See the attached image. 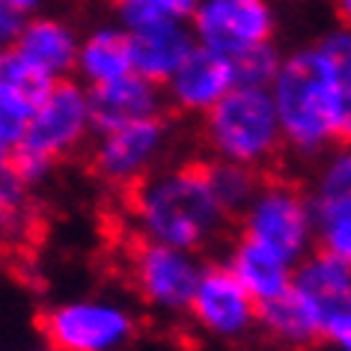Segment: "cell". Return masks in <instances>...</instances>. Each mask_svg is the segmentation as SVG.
<instances>
[{
    "mask_svg": "<svg viewBox=\"0 0 351 351\" xmlns=\"http://www.w3.org/2000/svg\"><path fill=\"white\" fill-rule=\"evenodd\" d=\"M286 146L298 155H322L337 140V72L322 42L292 51L271 84Z\"/></svg>",
    "mask_w": 351,
    "mask_h": 351,
    "instance_id": "2",
    "label": "cell"
},
{
    "mask_svg": "<svg viewBox=\"0 0 351 351\" xmlns=\"http://www.w3.org/2000/svg\"><path fill=\"white\" fill-rule=\"evenodd\" d=\"M39 330L57 351H122L137 324L113 301H66L39 315Z\"/></svg>",
    "mask_w": 351,
    "mask_h": 351,
    "instance_id": "5",
    "label": "cell"
},
{
    "mask_svg": "<svg viewBox=\"0 0 351 351\" xmlns=\"http://www.w3.org/2000/svg\"><path fill=\"white\" fill-rule=\"evenodd\" d=\"M128 191L137 230L149 241L199 250L215 241L230 221L208 182L206 161H188L173 170L146 176Z\"/></svg>",
    "mask_w": 351,
    "mask_h": 351,
    "instance_id": "1",
    "label": "cell"
},
{
    "mask_svg": "<svg viewBox=\"0 0 351 351\" xmlns=\"http://www.w3.org/2000/svg\"><path fill=\"white\" fill-rule=\"evenodd\" d=\"M90 104H93V131L108 134L113 128H122L128 122L158 117L164 108L161 84L149 77L128 72L110 84L90 86Z\"/></svg>",
    "mask_w": 351,
    "mask_h": 351,
    "instance_id": "13",
    "label": "cell"
},
{
    "mask_svg": "<svg viewBox=\"0 0 351 351\" xmlns=\"http://www.w3.org/2000/svg\"><path fill=\"white\" fill-rule=\"evenodd\" d=\"M10 48L21 51L27 60L42 66L54 77H66L72 69H77V54H81V39L77 33L60 19L48 15H30L19 39Z\"/></svg>",
    "mask_w": 351,
    "mask_h": 351,
    "instance_id": "16",
    "label": "cell"
},
{
    "mask_svg": "<svg viewBox=\"0 0 351 351\" xmlns=\"http://www.w3.org/2000/svg\"><path fill=\"white\" fill-rule=\"evenodd\" d=\"M226 265L244 283V289L256 298V304H265L292 289L295 265H289L283 256H277L271 247L247 239V235H239Z\"/></svg>",
    "mask_w": 351,
    "mask_h": 351,
    "instance_id": "17",
    "label": "cell"
},
{
    "mask_svg": "<svg viewBox=\"0 0 351 351\" xmlns=\"http://www.w3.org/2000/svg\"><path fill=\"white\" fill-rule=\"evenodd\" d=\"M191 315L206 333L217 339H239L259 324V304L230 265H208L199 277Z\"/></svg>",
    "mask_w": 351,
    "mask_h": 351,
    "instance_id": "10",
    "label": "cell"
},
{
    "mask_svg": "<svg viewBox=\"0 0 351 351\" xmlns=\"http://www.w3.org/2000/svg\"><path fill=\"white\" fill-rule=\"evenodd\" d=\"M292 289L324 315V322H330L333 315L351 310V265L319 247L295 265Z\"/></svg>",
    "mask_w": 351,
    "mask_h": 351,
    "instance_id": "14",
    "label": "cell"
},
{
    "mask_svg": "<svg viewBox=\"0 0 351 351\" xmlns=\"http://www.w3.org/2000/svg\"><path fill=\"white\" fill-rule=\"evenodd\" d=\"M271 0H199L191 27L197 42L226 57H235L274 36Z\"/></svg>",
    "mask_w": 351,
    "mask_h": 351,
    "instance_id": "9",
    "label": "cell"
},
{
    "mask_svg": "<svg viewBox=\"0 0 351 351\" xmlns=\"http://www.w3.org/2000/svg\"><path fill=\"white\" fill-rule=\"evenodd\" d=\"M131 277H134L137 295L149 306L161 313H185L194 304L203 268L194 250L149 241L140 235L131 253Z\"/></svg>",
    "mask_w": 351,
    "mask_h": 351,
    "instance_id": "6",
    "label": "cell"
},
{
    "mask_svg": "<svg viewBox=\"0 0 351 351\" xmlns=\"http://www.w3.org/2000/svg\"><path fill=\"white\" fill-rule=\"evenodd\" d=\"M286 57H280V51L271 45V42H262V45H253L247 51L232 57L235 63V77L244 86H271L274 77L280 72Z\"/></svg>",
    "mask_w": 351,
    "mask_h": 351,
    "instance_id": "24",
    "label": "cell"
},
{
    "mask_svg": "<svg viewBox=\"0 0 351 351\" xmlns=\"http://www.w3.org/2000/svg\"><path fill=\"white\" fill-rule=\"evenodd\" d=\"M241 235L271 247L289 265H298L310 256L315 241L313 199L292 182L268 176L256 199L241 215Z\"/></svg>",
    "mask_w": 351,
    "mask_h": 351,
    "instance_id": "4",
    "label": "cell"
},
{
    "mask_svg": "<svg viewBox=\"0 0 351 351\" xmlns=\"http://www.w3.org/2000/svg\"><path fill=\"white\" fill-rule=\"evenodd\" d=\"M45 3V0H0V6H10V10L21 12V15H33L39 12V6Z\"/></svg>",
    "mask_w": 351,
    "mask_h": 351,
    "instance_id": "28",
    "label": "cell"
},
{
    "mask_svg": "<svg viewBox=\"0 0 351 351\" xmlns=\"http://www.w3.org/2000/svg\"><path fill=\"white\" fill-rule=\"evenodd\" d=\"M315 241L322 250L346 259L351 265V191L313 194Z\"/></svg>",
    "mask_w": 351,
    "mask_h": 351,
    "instance_id": "20",
    "label": "cell"
},
{
    "mask_svg": "<svg viewBox=\"0 0 351 351\" xmlns=\"http://www.w3.org/2000/svg\"><path fill=\"white\" fill-rule=\"evenodd\" d=\"M324 339L337 351H351V310L333 315L328 328H324Z\"/></svg>",
    "mask_w": 351,
    "mask_h": 351,
    "instance_id": "26",
    "label": "cell"
},
{
    "mask_svg": "<svg viewBox=\"0 0 351 351\" xmlns=\"http://www.w3.org/2000/svg\"><path fill=\"white\" fill-rule=\"evenodd\" d=\"M57 81L60 77L45 72L15 48H6L3 57H0V90L19 95V99L36 104V108L48 99V93L54 90Z\"/></svg>",
    "mask_w": 351,
    "mask_h": 351,
    "instance_id": "21",
    "label": "cell"
},
{
    "mask_svg": "<svg viewBox=\"0 0 351 351\" xmlns=\"http://www.w3.org/2000/svg\"><path fill=\"white\" fill-rule=\"evenodd\" d=\"M337 72V143L351 146V27L330 30L319 39Z\"/></svg>",
    "mask_w": 351,
    "mask_h": 351,
    "instance_id": "22",
    "label": "cell"
},
{
    "mask_svg": "<svg viewBox=\"0 0 351 351\" xmlns=\"http://www.w3.org/2000/svg\"><path fill=\"white\" fill-rule=\"evenodd\" d=\"M259 324L277 346L292 351L313 348L319 339H324V328H328L324 315L298 289H289L286 295L259 304Z\"/></svg>",
    "mask_w": 351,
    "mask_h": 351,
    "instance_id": "15",
    "label": "cell"
},
{
    "mask_svg": "<svg viewBox=\"0 0 351 351\" xmlns=\"http://www.w3.org/2000/svg\"><path fill=\"white\" fill-rule=\"evenodd\" d=\"M128 72H134V63H131L128 30L122 24L119 27H99L81 42L77 75L90 86L110 84Z\"/></svg>",
    "mask_w": 351,
    "mask_h": 351,
    "instance_id": "18",
    "label": "cell"
},
{
    "mask_svg": "<svg viewBox=\"0 0 351 351\" xmlns=\"http://www.w3.org/2000/svg\"><path fill=\"white\" fill-rule=\"evenodd\" d=\"M339 191H351V146H342L337 155H330L313 194H339Z\"/></svg>",
    "mask_w": 351,
    "mask_h": 351,
    "instance_id": "25",
    "label": "cell"
},
{
    "mask_svg": "<svg viewBox=\"0 0 351 351\" xmlns=\"http://www.w3.org/2000/svg\"><path fill=\"white\" fill-rule=\"evenodd\" d=\"M30 15H21L10 10V6H0V39H3V45L10 48L15 39H19V33L24 30V24H27Z\"/></svg>",
    "mask_w": 351,
    "mask_h": 351,
    "instance_id": "27",
    "label": "cell"
},
{
    "mask_svg": "<svg viewBox=\"0 0 351 351\" xmlns=\"http://www.w3.org/2000/svg\"><path fill=\"white\" fill-rule=\"evenodd\" d=\"M199 0H113L117 21L125 30L143 27L152 21H191Z\"/></svg>",
    "mask_w": 351,
    "mask_h": 351,
    "instance_id": "23",
    "label": "cell"
},
{
    "mask_svg": "<svg viewBox=\"0 0 351 351\" xmlns=\"http://www.w3.org/2000/svg\"><path fill=\"white\" fill-rule=\"evenodd\" d=\"M93 128V104L90 90L81 84L60 77L48 99L39 104L36 117L30 122V131L19 149L36 152L48 161L66 158L84 143L86 131Z\"/></svg>",
    "mask_w": 351,
    "mask_h": 351,
    "instance_id": "8",
    "label": "cell"
},
{
    "mask_svg": "<svg viewBox=\"0 0 351 351\" xmlns=\"http://www.w3.org/2000/svg\"><path fill=\"white\" fill-rule=\"evenodd\" d=\"M48 351H57V348H48Z\"/></svg>",
    "mask_w": 351,
    "mask_h": 351,
    "instance_id": "30",
    "label": "cell"
},
{
    "mask_svg": "<svg viewBox=\"0 0 351 351\" xmlns=\"http://www.w3.org/2000/svg\"><path fill=\"white\" fill-rule=\"evenodd\" d=\"M206 173L215 188V197L221 199L223 212L230 217H241L247 212V206L256 199L259 188L265 185V179H268L265 170H256V167H247V164H235V161H223V158L206 161Z\"/></svg>",
    "mask_w": 351,
    "mask_h": 351,
    "instance_id": "19",
    "label": "cell"
},
{
    "mask_svg": "<svg viewBox=\"0 0 351 351\" xmlns=\"http://www.w3.org/2000/svg\"><path fill=\"white\" fill-rule=\"evenodd\" d=\"M131 42V63L134 72L149 77L155 84H167L176 75V69L188 60L194 51L197 33L191 27V21H152L143 27L128 30Z\"/></svg>",
    "mask_w": 351,
    "mask_h": 351,
    "instance_id": "12",
    "label": "cell"
},
{
    "mask_svg": "<svg viewBox=\"0 0 351 351\" xmlns=\"http://www.w3.org/2000/svg\"><path fill=\"white\" fill-rule=\"evenodd\" d=\"M232 86H239L232 57L197 45L185 63L176 69V75L164 84V93L173 108L185 113H208Z\"/></svg>",
    "mask_w": 351,
    "mask_h": 351,
    "instance_id": "11",
    "label": "cell"
},
{
    "mask_svg": "<svg viewBox=\"0 0 351 351\" xmlns=\"http://www.w3.org/2000/svg\"><path fill=\"white\" fill-rule=\"evenodd\" d=\"M337 12H339V19L351 27V0H337Z\"/></svg>",
    "mask_w": 351,
    "mask_h": 351,
    "instance_id": "29",
    "label": "cell"
},
{
    "mask_svg": "<svg viewBox=\"0 0 351 351\" xmlns=\"http://www.w3.org/2000/svg\"><path fill=\"white\" fill-rule=\"evenodd\" d=\"M167 137H170V125L161 113L113 128L108 134H101L99 146L93 149L90 170L104 185L134 188L137 182H143L149 176V167L161 155Z\"/></svg>",
    "mask_w": 351,
    "mask_h": 351,
    "instance_id": "7",
    "label": "cell"
},
{
    "mask_svg": "<svg viewBox=\"0 0 351 351\" xmlns=\"http://www.w3.org/2000/svg\"><path fill=\"white\" fill-rule=\"evenodd\" d=\"M206 143L215 158L268 170L286 146L271 86H232L206 113Z\"/></svg>",
    "mask_w": 351,
    "mask_h": 351,
    "instance_id": "3",
    "label": "cell"
}]
</instances>
